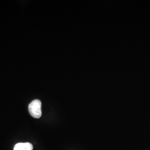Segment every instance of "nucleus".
I'll list each match as a JSON object with an SVG mask.
<instances>
[{
	"mask_svg": "<svg viewBox=\"0 0 150 150\" xmlns=\"http://www.w3.org/2000/svg\"><path fill=\"white\" fill-rule=\"evenodd\" d=\"M41 102L38 100H35L31 102L28 106V111L30 114L33 117L40 118L42 116Z\"/></svg>",
	"mask_w": 150,
	"mask_h": 150,
	"instance_id": "1",
	"label": "nucleus"
},
{
	"mask_svg": "<svg viewBox=\"0 0 150 150\" xmlns=\"http://www.w3.org/2000/svg\"><path fill=\"white\" fill-rule=\"evenodd\" d=\"M33 146L29 142L18 143L15 146L13 150H32Z\"/></svg>",
	"mask_w": 150,
	"mask_h": 150,
	"instance_id": "2",
	"label": "nucleus"
}]
</instances>
